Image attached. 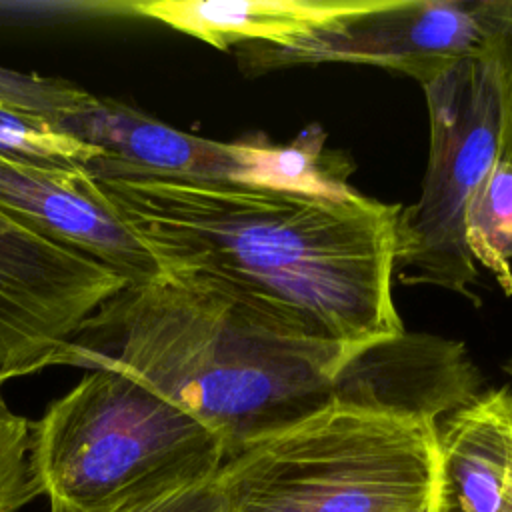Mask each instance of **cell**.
<instances>
[{
    "instance_id": "17",
    "label": "cell",
    "mask_w": 512,
    "mask_h": 512,
    "mask_svg": "<svg viewBox=\"0 0 512 512\" xmlns=\"http://www.w3.org/2000/svg\"><path fill=\"white\" fill-rule=\"evenodd\" d=\"M488 52L496 62L502 88V158L512 162V0H494V30Z\"/></svg>"
},
{
    "instance_id": "2",
    "label": "cell",
    "mask_w": 512,
    "mask_h": 512,
    "mask_svg": "<svg viewBox=\"0 0 512 512\" xmlns=\"http://www.w3.org/2000/svg\"><path fill=\"white\" fill-rule=\"evenodd\" d=\"M66 366L138 378L210 430L224 460L332 404L408 412L424 380L410 332L306 338L164 276L110 298L72 338Z\"/></svg>"
},
{
    "instance_id": "3",
    "label": "cell",
    "mask_w": 512,
    "mask_h": 512,
    "mask_svg": "<svg viewBox=\"0 0 512 512\" xmlns=\"http://www.w3.org/2000/svg\"><path fill=\"white\" fill-rule=\"evenodd\" d=\"M230 512H434L438 422L332 404L226 458Z\"/></svg>"
},
{
    "instance_id": "14",
    "label": "cell",
    "mask_w": 512,
    "mask_h": 512,
    "mask_svg": "<svg viewBox=\"0 0 512 512\" xmlns=\"http://www.w3.org/2000/svg\"><path fill=\"white\" fill-rule=\"evenodd\" d=\"M42 496L32 460V422L0 398V512H18Z\"/></svg>"
},
{
    "instance_id": "15",
    "label": "cell",
    "mask_w": 512,
    "mask_h": 512,
    "mask_svg": "<svg viewBox=\"0 0 512 512\" xmlns=\"http://www.w3.org/2000/svg\"><path fill=\"white\" fill-rule=\"evenodd\" d=\"M90 96L92 92L66 78L0 66V106L56 118L72 114Z\"/></svg>"
},
{
    "instance_id": "13",
    "label": "cell",
    "mask_w": 512,
    "mask_h": 512,
    "mask_svg": "<svg viewBox=\"0 0 512 512\" xmlns=\"http://www.w3.org/2000/svg\"><path fill=\"white\" fill-rule=\"evenodd\" d=\"M0 154L36 162L86 166L104 156V150L58 130L42 114L0 106Z\"/></svg>"
},
{
    "instance_id": "6",
    "label": "cell",
    "mask_w": 512,
    "mask_h": 512,
    "mask_svg": "<svg viewBox=\"0 0 512 512\" xmlns=\"http://www.w3.org/2000/svg\"><path fill=\"white\" fill-rule=\"evenodd\" d=\"M50 122L128 170L192 182H244L316 194H346L352 166L326 150V134L308 126L294 142L266 136L218 142L168 126L130 104L92 94L78 110Z\"/></svg>"
},
{
    "instance_id": "16",
    "label": "cell",
    "mask_w": 512,
    "mask_h": 512,
    "mask_svg": "<svg viewBox=\"0 0 512 512\" xmlns=\"http://www.w3.org/2000/svg\"><path fill=\"white\" fill-rule=\"evenodd\" d=\"M50 512H72L66 508L50 506ZM100 512H230L226 492L218 478V470L194 484L170 490L158 496L120 504Z\"/></svg>"
},
{
    "instance_id": "18",
    "label": "cell",
    "mask_w": 512,
    "mask_h": 512,
    "mask_svg": "<svg viewBox=\"0 0 512 512\" xmlns=\"http://www.w3.org/2000/svg\"><path fill=\"white\" fill-rule=\"evenodd\" d=\"M502 512H512V484H510V490H508V498H506V504H504Z\"/></svg>"
},
{
    "instance_id": "4",
    "label": "cell",
    "mask_w": 512,
    "mask_h": 512,
    "mask_svg": "<svg viewBox=\"0 0 512 512\" xmlns=\"http://www.w3.org/2000/svg\"><path fill=\"white\" fill-rule=\"evenodd\" d=\"M32 460L50 506L100 512L204 480L224 450L138 378L96 368L32 422Z\"/></svg>"
},
{
    "instance_id": "1",
    "label": "cell",
    "mask_w": 512,
    "mask_h": 512,
    "mask_svg": "<svg viewBox=\"0 0 512 512\" xmlns=\"http://www.w3.org/2000/svg\"><path fill=\"white\" fill-rule=\"evenodd\" d=\"M84 170L164 278L306 338L366 344L404 332L392 292L400 204L160 178L106 156Z\"/></svg>"
},
{
    "instance_id": "8",
    "label": "cell",
    "mask_w": 512,
    "mask_h": 512,
    "mask_svg": "<svg viewBox=\"0 0 512 512\" xmlns=\"http://www.w3.org/2000/svg\"><path fill=\"white\" fill-rule=\"evenodd\" d=\"M128 282L0 212V386L66 366L72 338Z\"/></svg>"
},
{
    "instance_id": "5",
    "label": "cell",
    "mask_w": 512,
    "mask_h": 512,
    "mask_svg": "<svg viewBox=\"0 0 512 512\" xmlns=\"http://www.w3.org/2000/svg\"><path fill=\"white\" fill-rule=\"evenodd\" d=\"M430 150L418 200L396 218V272L466 298L478 272L466 246V212L502 158L504 104L488 54L444 70L424 86Z\"/></svg>"
},
{
    "instance_id": "11",
    "label": "cell",
    "mask_w": 512,
    "mask_h": 512,
    "mask_svg": "<svg viewBox=\"0 0 512 512\" xmlns=\"http://www.w3.org/2000/svg\"><path fill=\"white\" fill-rule=\"evenodd\" d=\"M376 0H132L134 16L230 50L242 44H286Z\"/></svg>"
},
{
    "instance_id": "12",
    "label": "cell",
    "mask_w": 512,
    "mask_h": 512,
    "mask_svg": "<svg viewBox=\"0 0 512 512\" xmlns=\"http://www.w3.org/2000/svg\"><path fill=\"white\" fill-rule=\"evenodd\" d=\"M466 246L506 294H512V162L500 158L466 212Z\"/></svg>"
},
{
    "instance_id": "10",
    "label": "cell",
    "mask_w": 512,
    "mask_h": 512,
    "mask_svg": "<svg viewBox=\"0 0 512 512\" xmlns=\"http://www.w3.org/2000/svg\"><path fill=\"white\" fill-rule=\"evenodd\" d=\"M512 484V388L478 392L438 420L434 512H502Z\"/></svg>"
},
{
    "instance_id": "7",
    "label": "cell",
    "mask_w": 512,
    "mask_h": 512,
    "mask_svg": "<svg viewBox=\"0 0 512 512\" xmlns=\"http://www.w3.org/2000/svg\"><path fill=\"white\" fill-rule=\"evenodd\" d=\"M494 0H376L286 44H242L244 76L314 64H368L402 72L422 86L454 64L488 54Z\"/></svg>"
},
{
    "instance_id": "9",
    "label": "cell",
    "mask_w": 512,
    "mask_h": 512,
    "mask_svg": "<svg viewBox=\"0 0 512 512\" xmlns=\"http://www.w3.org/2000/svg\"><path fill=\"white\" fill-rule=\"evenodd\" d=\"M0 212L104 264L128 286L162 276L146 248L104 202L84 166L0 154Z\"/></svg>"
},
{
    "instance_id": "19",
    "label": "cell",
    "mask_w": 512,
    "mask_h": 512,
    "mask_svg": "<svg viewBox=\"0 0 512 512\" xmlns=\"http://www.w3.org/2000/svg\"><path fill=\"white\" fill-rule=\"evenodd\" d=\"M502 370H504L508 376H512V356L502 364Z\"/></svg>"
}]
</instances>
